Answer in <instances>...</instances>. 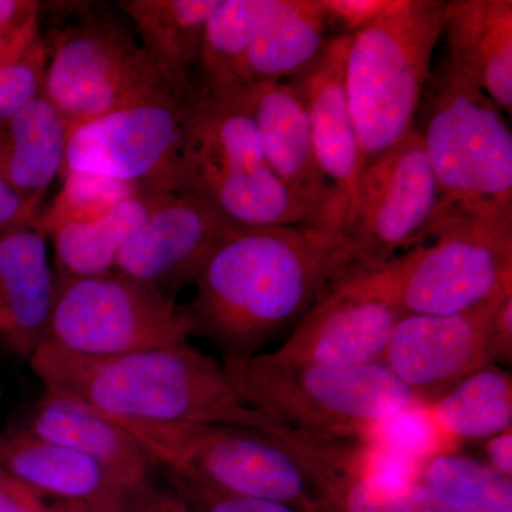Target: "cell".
<instances>
[{
	"label": "cell",
	"mask_w": 512,
	"mask_h": 512,
	"mask_svg": "<svg viewBox=\"0 0 512 512\" xmlns=\"http://www.w3.org/2000/svg\"><path fill=\"white\" fill-rule=\"evenodd\" d=\"M133 497L146 512H194L190 505L185 503L184 498L165 481L164 484H160L154 480L141 493L134 494Z\"/></svg>",
	"instance_id": "cell-37"
},
{
	"label": "cell",
	"mask_w": 512,
	"mask_h": 512,
	"mask_svg": "<svg viewBox=\"0 0 512 512\" xmlns=\"http://www.w3.org/2000/svg\"><path fill=\"white\" fill-rule=\"evenodd\" d=\"M238 227H308V215L266 161L244 84L202 86L192 103L190 183ZM309 228V227H308Z\"/></svg>",
	"instance_id": "cell-5"
},
{
	"label": "cell",
	"mask_w": 512,
	"mask_h": 512,
	"mask_svg": "<svg viewBox=\"0 0 512 512\" xmlns=\"http://www.w3.org/2000/svg\"><path fill=\"white\" fill-rule=\"evenodd\" d=\"M0 512H53L43 495L0 470Z\"/></svg>",
	"instance_id": "cell-35"
},
{
	"label": "cell",
	"mask_w": 512,
	"mask_h": 512,
	"mask_svg": "<svg viewBox=\"0 0 512 512\" xmlns=\"http://www.w3.org/2000/svg\"><path fill=\"white\" fill-rule=\"evenodd\" d=\"M171 192H144L120 202L99 220L63 225L50 237L62 276L87 278L114 271L117 258Z\"/></svg>",
	"instance_id": "cell-26"
},
{
	"label": "cell",
	"mask_w": 512,
	"mask_h": 512,
	"mask_svg": "<svg viewBox=\"0 0 512 512\" xmlns=\"http://www.w3.org/2000/svg\"><path fill=\"white\" fill-rule=\"evenodd\" d=\"M5 332H6L5 313H3L2 306H0V335L5 336Z\"/></svg>",
	"instance_id": "cell-44"
},
{
	"label": "cell",
	"mask_w": 512,
	"mask_h": 512,
	"mask_svg": "<svg viewBox=\"0 0 512 512\" xmlns=\"http://www.w3.org/2000/svg\"><path fill=\"white\" fill-rule=\"evenodd\" d=\"M45 393L106 416L151 423H210L278 441L289 426L245 402L222 363L190 342L128 355H77L45 340L30 355Z\"/></svg>",
	"instance_id": "cell-2"
},
{
	"label": "cell",
	"mask_w": 512,
	"mask_h": 512,
	"mask_svg": "<svg viewBox=\"0 0 512 512\" xmlns=\"http://www.w3.org/2000/svg\"><path fill=\"white\" fill-rule=\"evenodd\" d=\"M440 204L512 202V134L504 111L447 55L431 67L414 120Z\"/></svg>",
	"instance_id": "cell-8"
},
{
	"label": "cell",
	"mask_w": 512,
	"mask_h": 512,
	"mask_svg": "<svg viewBox=\"0 0 512 512\" xmlns=\"http://www.w3.org/2000/svg\"><path fill=\"white\" fill-rule=\"evenodd\" d=\"M187 306L154 286L111 271L87 278H56L47 338L77 355L111 357L188 342Z\"/></svg>",
	"instance_id": "cell-10"
},
{
	"label": "cell",
	"mask_w": 512,
	"mask_h": 512,
	"mask_svg": "<svg viewBox=\"0 0 512 512\" xmlns=\"http://www.w3.org/2000/svg\"><path fill=\"white\" fill-rule=\"evenodd\" d=\"M484 450L488 466L512 478V429L485 440Z\"/></svg>",
	"instance_id": "cell-41"
},
{
	"label": "cell",
	"mask_w": 512,
	"mask_h": 512,
	"mask_svg": "<svg viewBox=\"0 0 512 512\" xmlns=\"http://www.w3.org/2000/svg\"><path fill=\"white\" fill-rule=\"evenodd\" d=\"M350 42L352 36L348 35L329 37L320 55L288 80L305 104L320 170L335 192L343 225L363 170L345 87Z\"/></svg>",
	"instance_id": "cell-18"
},
{
	"label": "cell",
	"mask_w": 512,
	"mask_h": 512,
	"mask_svg": "<svg viewBox=\"0 0 512 512\" xmlns=\"http://www.w3.org/2000/svg\"><path fill=\"white\" fill-rule=\"evenodd\" d=\"M49 43L40 36L25 55L0 64V121L18 113L42 94Z\"/></svg>",
	"instance_id": "cell-32"
},
{
	"label": "cell",
	"mask_w": 512,
	"mask_h": 512,
	"mask_svg": "<svg viewBox=\"0 0 512 512\" xmlns=\"http://www.w3.org/2000/svg\"><path fill=\"white\" fill-rule=\"evenodd\" d=\"M0 470L42 495L120 512L128 495L92 458L18 429L0 437Z\"/></svg>",
	"instance_id": "cell-20"
},
{
	"label": "cell",
	"mask_w": 512,
	"mask_h": 512,
	"mask_svg": "<svg viewBox=\"0 0 512 512\" xmlns=\"http://www.w3.org/2000/svg\"><path fill=\"white\" fill-rule=\"evenodd\" d=\"M22 429L92 458L128 495L141 493L156 480V470L123 430L60 397L45 393L26 414Z\"/></svg>",
	"instance_id": "cell-22"
},
{
	"label": "cell",
	"mask_w": 512,
	"mask_h": 512,
	"mask_svg": "<svg viewBox=\"0 0 512 512\" xmlns=\"http://www.w3.org/2000/svg\"><path fill=\"white\" fill-rule=\"evenodd\" d=\"M333 247L308 227L235 228L192 282V333L224 359L256 355L328 291Z\"/></svg>",
	"instance_id": "cell-1"
},
{
	"label": "cell",
	"mask_w": 512,
	"mask_h": 512,
	"mask_svg": "<svg viewBox=\"0 0 512 512\" xmlns=\"http://www.w3.org/2000/svg\"><path fill=\"white\" fill-rule=\"evenodd\" d=\"M443 35L446 55L458 72L511 116V0L446 2Z\"/></svg>",
	"instance_id": "cell-21"
},
{
	"label": "cell",
	"mask_w": 512,
	"mask_h": 512,
	"mask_svg": "<svg viewBox=\"0 0 512 512\" xmlns=\"http://www.w3.org/2000/svg\"><path fill=\"white\" fill-rule=\"evenodd\" d=\"M286 450L318 495L342 512H464L421 481L387 485L370 476L373 447L356 437L293 431Z\"/></svg>",
	"instance_id": "cell-15"
},
{
	"label": "cell",
	"mask_w": 512,
	"mask_h": 512,
	"mask_svg": "<svg viewBox=\"0 0 512 512\" xmlns=\"http://www.w3.org/2000/svg\"><path fill=\"white\" fill-rule=\"evenodd\" d=\"M363 439L396 456L419 464L420 458L447 453L448 440L434 423L429 404L387 417L369 430Z\"/></svg>",
	"instance_id": "cell-31"
},
{
	"label": "cell",
	"mask_w": 512,
	"mask_h": 512,
	"mask_svg": "<svg viewBox=\"0 0 512 512\" xmlns=\"http://www.w3.org/2000/svg\"><path fill=\"white\" fill-rule=\"evenodd\" d=\"M437 429L448 440H487L512 429V376L487 365L429 403Z\"/></svg>",
	"instance_id": "cell-27"
},
{
	"label": "cell",
	"mask_w": 512,
	"mask_h": 512,
	"mask_svg": "<svg viewBox=\"0 0 512 512\" xmlns=\"http://www.w3.org/2000/svg\"><path fill=\"white\" fill-rule=\"evenodd\" d=\"M419 481L464 512H512V480L454 451L429 458Z\"/></svg>",
	"instance_id": "cell-29"
},
{
	"label": "cell",
	"mask_w": 512,
	"mask_h": 512,
	"mask_svg": "<svg viewBox=\"0 0 512 512\" xmlns=\"http://www.w3.org/2000/svg\"><path fill=\"white\" fill-rule=\"evenodd\" d=\"M319 0H288L286 8L259 35L239 64L245 87L288 82L320 55L329 37Z\"/></svg>",
	"instance_id": "cell-25"
},
{
	"label": "cell",
	"mask_w": 512,
	"mask_h": 512,
	"mask_svg": "<svg viewBox=\"0 0 512 512\" xmlns=\"http://www.w3.org/2000/svg\"><path fill=\"white\" fill-rule=\"evenodd\" d=\"M222 365L245 402L308 433L363 439L379 421L427 404L382 362L330 367L269 352L227 357Z\"/></svg>",
	"instance_id": "cell-4"
},
{
	"label": "cell",
	"mask_w": 512,
	"mask_h": 512,
	"mask_svg": "<svg viewBox=\"0 0 512 512\" xmlns=\"http://www.w3.org/2000/svg\"><path fill=\"white\" fill-rule=\"evenodd\" d=\"M40 39V20L22 29L0 28V64L12 62L25 55Z\"/></svg>",
	"instance_id": "cell-39"
},
{
	"label": "cell",
	"mask_w": 512,
	"mask_h": 512,
	"mask_svg": "<svg viewBox=\"0 0 512 512\" xmlns=\"http://www.w3.org/2000/svg\"><path fill=\"white\" fill-rule=\"evenodd\" d=\"M491 359L494 365L512 360V291L505 293L495 308L491 326Z\"/></svg>",
	"instance_id": "cell-36"
},
{
	"label": "cell",
	"mask_w": 512,
	"mask_h": 512,
	"mask_svg": "<svg viewBox=\"0 0 512 512\" xmlns=\"http://www.w3.org/2000/svg\"><path fill=\"white\" fill-rule=\"evenodd\" d=\"M504 295L454 315H403L380 362L421 402H434L493 363L491 326Z\"/></svg>",
	"instance_id": "cell-14"
},
{
	"label": "cell",
	"mask_w": 512,
	"mask_h": 512,
	"mask_svg": "<svg viewBox=\"0 0 512 512\" xmlns=\"http://www.w3.org/2000/svg\"><path fill=\"white\" fill-rule=\"evenodd\" d=\"M0 399H2V393H0Z\"/></svg>",
	"instance_id": "cell-45"
},
{
	"label": "cell",
	"mask_w": 512,
	"mask_h": 512,
	"mask_svg": "<svg viewBox=\"0 0 512 512\" xmlns=\"http://www.w3.org/2000/svg\"><path fill=\"white\" fill-rule=\"evenodd\" d=\"M195 92L197 87L73 128L62 174L84 171L127 181L146 191L185 194L190 183Z\"/></svg>",
	"instance_id": "cell-12"
},
{
	"label": "cell",
	"mask_w": 512,
	"mask_h": 512,
	"mask_svg": "<svg viewBox=\"0 0 512 512\" xmlns=\"http://www.w3.org/2000/svg\"><path fill=\"white\" fill-rule=\"evenodd\" d=\"M53 512H94L92 508L80 503H66V501H57L52 505Z\"/></svg>",
	"instance_id": "cell-42"
},
{
	"label": "cell",
	"mask_w": 512,
	"mask_h": 512,
	"mask_svg": "<svg viewBox=\"0 0 512 512\" xmlns=\"http://www.w3.org/2000/svg\"><path fill=\"white\" fill-rule=\"evenodd\" d=\"M42 3L36 0H0V28L22 29L40 20Z\"/></svg>",
	"instance_id": "cell-40"
},
{
	"label": "cell",
	"mask_w": 512,
	"mask_h": 512,
	"mask_svg": "<svg viewBox=\"0 0 512 512\" xmlns=\"http://www.w3.org/2000/svg\"><path fill=\"white\" fill-rule=\"evenodd\" d=\"M94 413L123 430L161 476L222 493L279 501L302 512L320 508L318 495L295 458L279 441L259 431L225 424L151 423Z\"/></svg>",
	"instance_id": "cell-7"
},
{
	"label": "cell",
	"mask_w": 512,
	"mask_h": 512,
	"mask_svg": "<svg viewBox=\"0 0 512 512\" xmlns=\"http://www.w3.org/2000/svg\"><path fill=\"white\" fill-rule=\"evenodd\" d=\"M39 215L25 198L10 188L0 177V232L16 225L32 222Z\"/></svg>",
	"instance_id": "cell-38"
},
{
	"label": "cell",
	"mask_w": 512,
	"mask_h": 512,
	"mask_svg": "<svg viewBox=\"0 0 512 512\" xmlns=\"http://www.w3.org/2000/svg\"><path fill=\"white\" fill-rule=\"evenodd\" d=\"M235 228L207 201L170 194L121 251L114 271L174 298Z\"/></svg>",
	"instance_id": "cell-16"
},
{
	"label": "cell",
	"mask_w": 512,
	"mask_h": 512,
	"mask_svg": "<svg viewBox=\"0 0 512 512\" xmlns=\"http://www.w3.org/2000/svg\"><path fill=\"white\" fill-rule=\"evenodd\" d=\"M403 315L399 258H394L379 271L333 285L296 323L284 345L272 353L279 359L308 365L379 363Z\"/></svg>",
	"instance_id": "cell-13"
},
{
	"label": "cell",
	"mask_w": 512,
	"mask_h": 512,
	"mask_svg": "<svg viewBox=\"0 0 512 512\" xmlns=\"http://www.w3.org/2000/svg\"><path fill=\"white\" fill-rule=\"evenodd\" d=\"M67 138L66 121L42 94L0 121V177L36 211L62 174Z\"/></svg>",
	"instance_id": "cell-23"
},
{
	"label": "cell",
	"mask_w": 512,
	"mask_h": 512,
	"mask_svg": "<svg viewBox=\"0 0 512 512\" xmlns=\"http://www.w3.org/2000/svg\"><path fill=\"white\" fill-rule=\"evenodd\" d=\"M269 167L308 215L309 228L338 237L343 218L320 170L305 104L289 82L248 87Z\"/></svg>",
	"instance_id": "cell-17"
},
{
	"label": "cell",
	"mask_w": 512,
	"mask_h": 512,
	"mask_svg": "<svg viewBox=\"0 0 512 512\" xmlns=\"http://www.w3.org/2000/svg\"><path fill=\"white\" fill-rule=\"evenodd\" d=\"M441 198L421 138L412 131L363 168L332 254L330 285L379 271L416 247Z\"/></svg>",
	"instance_id": "cell-9"
},
{
	"label": "cell",
	"mask_w": 512,
	"mask_h": 512,
	"mask_svg": "<svg viewBox=\"0 0 512 512\" xmlns=\"http://www.w3.org/2000/svg\"><path fill=\"white\" fill-rule=\"evenodd\" d=\"M49 43L42 96L66 121L69 133L106 116L167 99L192 89H178L126 29L107 20L87 19L57 33Z\"/></svg>",
	"instance_id": "cell-11"
},
{
	"label": "cell",
	"mask_w": 512,
	"mask_h": 512,
	"mask_svg": "<svg viewBox=\"0 0 512 512\" xmlns=\"http://www.w3.org/2000/svg\"><path fill=\"white\" fill-rule=\"evenodd\" d=\"M220 0H121L119 9L136 26L141 47L178 89H192L205 28Z\"/></svg>",
	"instance_id": "cell-24"
},
{
	"label": "cell",
	"mask_w": 512,
	"mask_h": 512,
	"mask_svg": "<svg viewBox=\"0 0 512 512\" xmlns=\"http://www.w3.org/2000/svg\"><path fill=\"white\" fill-rule=\"evenodd\" d=\"M393 0H319L328 26L339 35L355 36L386 12Z\"/></svg>",
	"instance_id": "cell-34"
},
{
	"label": "cell",
	"mask_w": 512,
	"mask_h": 512,
	"mask_svg": "<svg viewBox=\"0 0 512 512\" xmlns=\"http://www.w3.org/2000/svg\"><path fill=\"white\" fill-rule=\"evenodd\" d=\"M444 5L443 0H393L379 19L352 36L345 87L363 168L414 130L443 36Z\"/></svg>",
	"instance_id": "cell-3"
},
{
	"label": "cell",
	"mask_w": 512,
	"mask_h": 512,
	"mask_svg": "<svg viewBox=\"0 0 512 512\" xmlns=\"http://www.w3.org/2000/svg\"><path fill=\"white\" fill-rule=\"evenodd\" d=\"M121 512H146L141 508V505L138 504V501L136 498L133 497V495H130L128 497L126 505H124L123 510Z\"/></svg>",
	"instance_id": "cell-43"
},
{
	"label": "cell",
	"mask_w": 512,
	"mask_h": 512,
	"mask_svg": "<svg viewBox=\"0 0 512 512\" xmlns=\"http://www.w3.org/2000/svg\"><path fill=\"white\" fill-rule=\"evenodd\" d=\"M429 235L399 256L404 315H454L512 291V202H439Z\"/></svg>",
	"instance_id": "cell-6"
},
{
	"label": "cell",
	"mask_w": 512,
	"mask_h": 512,
	"mask_svg": "<svg viewBox=\"0 0 512 512\" xmlns=\"http://www.w3.org/2000/svg\"><path fill=\"white\" fill-rule=\"evenodd\" d=\"M62 177V191L50 207L39 212L32 221L47 237L63 225L86 224L99 220L120 202L150 192L127 181L84 171H67Z\"/></svg>",
	"instance_id": "cell-30"
},
{
	"label": "cell",
	"mask_w": 512,
	"mask_h": 512,
	"mask_svg": "<svg viewBox=\"0 0 512 512\" xmlns=\"http://www.w3.org/2000/svg\"><path fill=\"white\" fill-rule=\"evenodd\" d=\"M56 299V278L47 255V235L32 224L0 232V306L5 338L29 359L45 342Z\"/></svg>",
	"instance_id": "cell-19"
},
{
	"label": "cell",
	"mask_w": 512,
	"mask_h": 512,
	"mask_svg": "<svg viewBox=\"0 0 512 512\" xmlns=\"http://www.w3.org/2000/svg\"><path fill=\"white\" fill-rule=\"evenodd\" d=\"M163 480L184 498L194 512H302L279 501L222 493L180 478L163 476Z\"/></svg>",
	"instance_id": "cell-33"
},
{
	"label": "cell",
	"mask_w": 512,
	"mask_h": 512,
	"mask_svg": "<svg viewBox=\"0 0 512 512\" xmlns=\"http://www.w3.org/2000/svg\"><path fill=\"white\" fill-rule=\"evenodd\" d=\"M288 0H220L205 28L200 57L204 86L238 83L239 64Z\"/></svg>",
	"instance_id": "cell-28"
}]
</instances>
